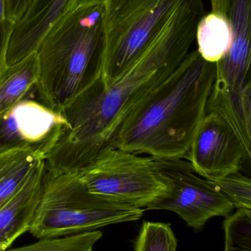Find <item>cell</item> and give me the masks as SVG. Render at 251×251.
I'll use <instances>...</instances> for the list:
<instances>
[{
	"label": "cell",
	"mask_w": 251,
	"mask_h": 251,
	"mask_svg": "<svg viewBox=\"0 0 251 251\" xmlns=\"http://www.w3.org/2000/svg\"><path fill=\"white\" fill-rule=\"evenodd\" d=\"M103 237L100 230L56 238L42 239L36 243L4 251H94L96 243Z\"/></svg>",
	"instance_id": "9a60e30c"
},
{
	"label": "cell",
	"mask_w": 251,
	"mask_h": 251,
	"mask_svg": "<svg viewBox=\"0 0 251 251\" xmlns=\"http://www.w3.org/2000/svg\"><path fill=\"white\" fill-rule=\"evenodd\" d=\"M178 241L169 224L146 221L134 243V251H177Z\"/></svg>",
	"instance_id": "2e32d148"
},
{
	"label": "cell",
	"mask_w": 251,
	"mask_h": 251,
	"mask_svg": "<svg viewBox=\"0 0 251 251\" xmlns=\"http://www.w3.org/2000/svg\"><path fill=\"white\" fill-rule=\"evenodd\" d=\"M68 129L63 113L25 98L0 116V151L27 149L44 160Z\"/></svg>",
	"instance_id": "ba28073f"
},
{
	"label": "cell",
	"mask_w": 251,
	"mask_h": 251,
	"mask_svg": "<svg viewBox=\"0 0 251 251\" xmlns=\"http://www.w3.org/2000/svg\"><path fill=\"white\" fill-rule=\"evenodd\" d=\"M69 0H31L13 27L7 45L6 66L36 51L41 41L65 13Z\"/></svg>",
	"instance_id": "30bf717a"
},
{
	"label": "cell",
	"mask_w": 251,
	"mask_h": 251,
	"mask_svg": "<svg viewBox=\"0 0 251 251\" xmlns=\"http://www.w3.org/2000/svg\"><path fill=\"white\" fill-rule=\"evenodd\" d=\"M218 187L237 209H251V181L240 171L209 180Z\"/></svg>",
	"instance_id": "e0dca14e"
},
{
	"label": "cell",
	"mask_w": 251,
	"mask_h": 251,
	"mask_svg": "<svg viewBox=\"0 0 251 251\" xmlns=\"http://www.w3.org/2000/svg\"><path fill=\"white\" fill-rule=\"evenodd\" d=\"M195 40L197 51L209 63H216L228 52L232 42L229 25L221 15L205 14L197 25Z\"/></svg>",
	"instance_id": "5bb4252c"
},
{
	"label": "cell",
	"mask_w": 251,
	"mask_h": 251,
	"mask_svg": "<svg viewBox=\"0 0 251 251\" xmlns=\"http://www.w3.org/2000/svg\"><path fill=\"white\" fill-rule=\"evenodd\" d=\"M225 251H251V249L225 244Z\"/></svg>",
	"instance_id": "7402d4cb"
},
{
	"label": "cell",
	"mask_w": 251,
	"mask_h": 251,
	"mask_svg": "<svg viewBox=\"0 0 251 251\" xmlns=\"http://www.w3.org/2000/svg\"><path fill=\"white\" fill-rule=\"evenodd\" d=\"M104 10L101 4L66 12L41 41L35 89L50 108L63 113L101 78Z\"/></svg>",
	"instance_id": "3957f363"
},
{
	"label": "cell",
	"mask_w": 251,
	"mask_h": 251,
	"mask_svg": "<svg viewBox=\"0 0 251 251\" xmlns=\"http://www.w3.org/2000/svg\"><path fill=\"white\" fill-rule=\"evenodd\" d=\"M38 77L36 51L4 68L0 72V116L27 98L31 90L35 88Z\"/></svg>",
	"instance_id": "7c38bea8"
},
{
	"label": "cell",
	"mask_w": 251,
	"mask_h": 251,
	"mask_svg": "<svg viewBox=\"0 0 251 251\" xmlns=\"http://www.w3.org/2000/svg\"><path fill=\"white\" fill-rule=\"evenodd\" d=\"M144 211L90 193L78 172L53 175L46 171L41 200L28 232L38 240L66 237L138 221Z\"/></svg>",
	"instance_id": "277c9868"
},
{
	"label": "cell",
	"mask_w": 251,
	"mask_h": 251,
	"mask_svg": "<svg viewBox=\"0 0 251 251\" xmlns=\"http://www.w3.org/2000/svg\"><path fill=\"white\" fill-rule=\"evenodd\" d=\"M215 78V63L190 51L178 69L125 119L109 145L153 159H184Z\"/></svg>",
	"instance_id": "7a4b0ae2"
},
{
	"label": "cell",
	"mask_w": 251,
	"mask_h": 251,
	"mask_svg": "<svg viewBox=\"0 0 251 251\" xmlns=\"http://www.w3.org/2000/svg\"><path fill=\"white\" fill-rule=\"evenodd\" d=\"M154 161L160 172L169 180L170 190L144 210L175 212L188 226L200 231L214 217L227 218L235 209L218 187L198 176L188 161L178 158Z\"/></svg>",
	"instance_id": "52a82bcc"
},
{
	"label": "cell",
	"mask_w": 251,
	"mask_h": 251,
	"mask_svg": "<svg viewBox=\"0 0 251 251\" xmlns=\"http://www.w3.org/2000/svg\"><path fill=\"white\" fill-rule=\"evenodd\" d=\"M42 161V158L27 149L0 151V206L17 193Z\"/></svg>",
	"instance_id": "4fadbf2b"
},
{
	"label": "cell",
	"mask_w": 251,
	"mask_h": 251,
	"mask_svg": "<svg viewBox=\"0 0 251 251\" xmlns=\"http://www.w3.org/2000/svg\"><path fill=\"white\" fill-rule=\"evenodd\" d=\"M184 159L208 180L238 172L250 160L232 128L215 113L203 118Z\"/></svg>",
	"instance_id": "9c48e42d"
},
{
	"label": "cell",
	"mask_w": 251,
	"mask_h": 251,
	"mask_svg": "<svg viewBox=\"0 0 251 251\" xmlns=\"http://www.w3.org/2000/svg\"><path fill=\"white\" fill-rule=\"evenodd\" d=\"M90 193L111 201L145 209L170 190L154 159L108 145L78 171Z\"/></svg>",
	"instance_id": "8992f818"
},
{
	"label": "cell",
	"mask_w": 251,
	"mask_h": 251,
	"mask_svg": "<svg viewBox=\"0 0 251 251\" xmlns=\"http://www.w3.org/2000/svg\"><path fill=\"white\" fill-rule=\"evenodd\" d=\"M106 1L107 0H69L67 4H66L65 13L72 11V10L80 8V7L105 4Z\"/></svg>",
	"instance_id": "44dd1931"
},
{
	"label": "cell",
	"mask_w": 251,
	"mask_h": 251,
	"mask_svg": "<svg viewBox=\"0 0 251 251\" xmlns=\"http://www.w3.org/2000/svg\"><path fill=\"white\" fill-rule=\"evenodd\" d=\"M203 0H180L160 33L109 86L99 79L64 112L69 129L44 159L50 174L78 172L109 145L130 113L190 52L206 14Z\"/></svg>",
	"instance_id": "6da1fadb"
},
{
	"label": "cell",
	"mask_w": 251,
	"mask_h": 251,
	"mask_svg": "<svg viewBox=\"0 0 251 251\" xmlns=\"http://www.w3.org/2000/svg\"><path fill=\"white\" fill-rule=\"evenodd\" d=\"M31 0H6L7 18L13 25L17 23L26 11Z\"/></svg>",
	"instance_id": "ffe728a7"
},
{
	"label": "cell",
	"mask_w": 251,
	"mask_h": 251,
	"mask_svg": "<svg viewBox=\"0 0 251 251\" xmlns=\"http://www.w3.org/2000/svg\"><path fill=\"white\" fill-rule=\"evenodd\" d=\"M180 0H107L101 81L109 86L139 58L167 23Z\"/></svg>",
	"instance_id": "5b68a950"
},
{
	"label": "cell",
	"mask_w": 251,
	"mask_h": 251,
	"mask_svg": "<svg viewBox=\"0 0 251 251\" xmlns=\"http://www.w3.org/2000/svg\"><path fill=\"white\" fill-rule=\"evenodd\" d=\"M13 27L7 18L6 0H0V72L6 66V51Z\"/></svg>",
	"instance_id": "d6986e66"
},
{
	"label": "cell",
	"mask_w": 251,
	"mask_h": 251,
	"mask_svg": "<svg viewBox=\"0 0 251 251\" xmlns=\"http://www.w3.org/2000/svg\"><path fill=\"white\" fill-rule=\"evenodd\" d=\"M45 172L44 160L17 193L0 206V251L10 249L30 229L42 195Z\"/></svg>",
	"instance_id": "8fae6325"
},
{
	"label": "cell",
	"mask_w": 251,
	"mask_h": 251,
	"mask_svg": "<svg viewBox=\"0 0 251 251\" xmlns=\"http://www.w3.org/2000/svg\"><path fill=\"white\" fill-rule=\"evenodd\" d=\"M225 244L251 249V209H237L223 222Z\"/></svg>",
	"instance_id": "ac0fdd59"
}]
</instances>
